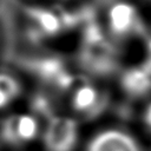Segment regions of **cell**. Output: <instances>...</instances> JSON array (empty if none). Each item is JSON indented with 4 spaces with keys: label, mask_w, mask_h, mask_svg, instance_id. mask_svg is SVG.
<instances>
[{
    "label": "cell",
    "mask_w": 151,
    "mask_h": 151,
    "mask_svg": "<svg viewBox=\"0 0 151 151\" xmlns=\"http://www.w3.org/2000/svg\"><path fill=\"white\" fill-rule=\"evenodd\" d=\"M87 151H142L131 136L119 130H107L96 136Z\"/></svg>",
    "instance_id": "cell-5"
},
{
    "label": "cell",
    "mask_w": 151,
    "mask_h": 151,
    "mask_svg": "<svg viewBox=\"0 0 151 151\" xmlns=\"http://www.w3.org/2000/svg\"><path fill=\"white\" fill-rule=\"evenodd\" d=\"M109 28L116 37H124L139 24L137 9L127 2H118L109 11Z\"/></svg>",
    "instance_id": "cell-6"
},
{
    "label": "cell",
    "mask_w": 151,
    "mask_h": 151,
    "mask_svg": "<svg viewBox=\"0 0 151 151\" xmlns=\"http://www.w3.org/2000/svg\"><path fill=\"white\" fill-rule=\"evenodd\" d=\"M67 91L72 93L71 104L76 111L92 116L101 110L104 101L98 91L86 79L73 77Z\"/></svg>",
    "instance_id": "cell-2"
},
{
    "label": "cell",
    "mask_w": 151,
    "mask_h": 151,
    "mask_svg": "<svg viewBox=\"0 0 151 151\" xmlns=\"http://www.w3.org/2000/svg\"><path fill=\"white\" fill-rule=\"evenodd\" d=\"M145 68H146V70H147V71L151 73V58H150V61H149V64L145 66Z\"/></svg>",
    "instance_id": "cell-11"
},
{
    "label": "cell",
    "mask_w": 151,
    "mask_h": 151,
    "mask_svg": "<svg viewBox=\"0 0 151 151\" xmlns=\"http://www.w3.org/2000/svg\"><path fill=\"white\" fill-rule=\"evenodd\" d=\"M81 63L90 72L96 74H106L113 71L114 59L110 47L100 39L88 40L81 53Z\"/></svg>",
    "instance_id": "cell-3"
},
{
    "label": "cell",
    "mask_w": 151,
    "mask_h": 151,
    "mask_svg": "<svg viewBox=\"0 0 151 151\" xmlns=\"http://www.w3.org/2000/svg\"><path fill=\"white\" fill-rule=\"evenodd\" d=\"M0 91L12 100L20 94L21 86L19 81L12 76L7 73H0Z\"/></svg>",
    "instance_id": "cell-8"
},
{
    "label": "cell",
    "mask_w": 151,
    "mask_h": 151,
    "mask_svg": "<svg viewBox=\"0 0 151 151\" xmlns=\"http://www.w3.org/2000/svg\"><path fill=\"white\" fill-rule=\"evenodd\" d=\"M122 84L130 96H143L151 90V73L145 67L132 68L123 76Z\"/></svg>",
    "instance_id": "cell-7"
},
{
    "label": "cell",
    "mask_w": 151,
    "mask_h": 151,
    "mask_svg": "<svg viewBox=\"0 0 151 151\" xmlns=\"http://www.w3.org/2000/svg\"><path fill=\"white\" fill-rule=\"evenodd\" d=\"M78 137L77 123L68 117L54 116L47 122L44 143L47 151H72Z\"/></svg>",
    "instance_id": "cell-1"
},
{
    "label": "cell",
    "mask_w": 151,
    "mask_h": 151,
    "mask_svg": "<svg viewBox=\"0 0 151 151\" xmlns=\"http://www.w3.org/2000/svg\"><path fill=\"white\" fill-rule=\"evenodd\" d=\"M9 101H11V99H9L5 93H2V92L0 91V109H2V107H5V106H7Z\"/></svg>",
    "instance_id": "cell-9"
},
{
    "label": "cell",
    "mask_w": 151,
    "mask_h": 151,
    "mask_svg": "<svg viewBox=\"0 0 151 151\" xmlns=\"http://www.w3.org/2000/svg\"><path fill=\"white\" fill-rule=\"evenodd\" d=\"M39 130L37 119L33 116L17 114L8 117L1 126V138L8 144H21L33 139Z\"/></svg>",
    "instance_id": "cell-4"
},
{
    "label": "cell",
    "mask_w": 151,
    "mask_h": 151,
    "mask_svg": "<svg viewBox=\"0 0 151 151\" xmlns=\"http://www.w3.org/2000/svg\"><path fill=\"white\" fill-rule=\"evenodd\" d=\"M144 118H145V123L151 127V104L147 106V109H146V111H145Z\"/></svg>",
    "instance_id": "cell-10"
}]
</instances>
